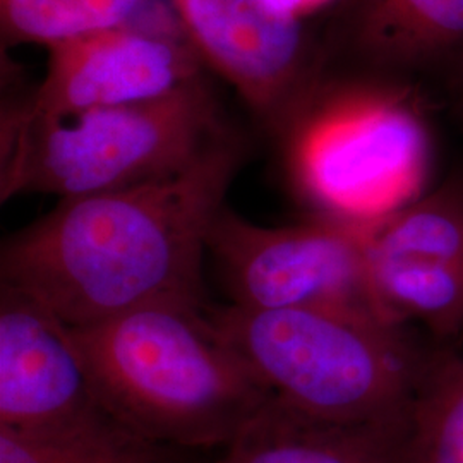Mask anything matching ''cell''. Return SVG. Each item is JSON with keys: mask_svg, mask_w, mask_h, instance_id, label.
<instances>
[{"mask_svg": "<svg viewBox=\"0 0 463 463\" xmlns=\"http://www.w3.org/2000/svg\"><path fill=\"white\" fill-rule=\"evenodd\" d=\"M244 160L229 131L183 172L57 206L5 239L0 283L71 328L141 307L206 309L208 233Z\"/></svg>", "mask_w": 463, "mask_h": 463, "instance_id": "1", "label": "cell"}, {"mask_svg": "<svg viewBox=\"0 0 463 463\" xmlns=\"http://www.w3.org/2000/svg\"><path fill=\"white\" fill-rule=\"evenodd\" d=\"M105 412L168 448H225L271 392L206 309L141 307L72 328Z\"/></svg>", "mask_w": 463, "mask_h": 463, "instance_id": "2", "label": "cell"}, {"mask_svg": "<svg viewBox=\"0 0 463 463\" xmlns=\"http://www.w3.org/2000/svg\"><path fill=\"white\" fill-rule=\"evenodd\" d=\"M275 139L313 216L373 225L430 191L434 134L417 83L326 66Z\"/></svg>", "mask_w": 463, "mask_h": 463, "instance_id": "3", "label": "cell"}, {"mask_svg": "<svg viewBox=\"0 0 463 463\" xmlns=\"http://www.w3.org/2000/svg\"><path fill=\"white\" fill-rule=\"evenodd\" d=\"M206 316L271 395L298 412L338 424L412 419L430 354L405 326L376 316L232 304L208 306Z\"/></svg>", "mask_w": 463, "mask_h": 463, "instance_id": "4", "label": "cell"}, {"mask_svg": "<svg viewBox=\"0 0 463 463\" xmlns=\"http://www.w3.org/2000/svg\"><path fill=\"white\" fill-rule=\"evenodd\" d=\"M206 76L133 105L28 118L24 101L2 112L0 198H81L183 172L229 133Z\"/></svg>", "mask_w": 463, "mask_h": 463, "instance_id": "5", "label": "cell"}, {"mask_svg": "<svg viewBox=\"0 0 463 463\" xmlns=\"http://www.w3.org/2000/svg\"><path fill=\"white\" fill-rule=\"evenodd\" d=\"M365 248L367 225L311 215L296 225L261 227L227 204L208 233V254L232 306L252 311L325 309L384 319L373 296Z\"/></svg>", "mask_w": 463, "mask_h": 463, "instance_id": "6", "label": "cell"}, {"mask_svg": "<svg viewBox=\"0 0 463 463\" xmlns=\"http://www.w3.org/2000/svg\"><path fill=\"white\" fill-rule=\"evenodd\" d=\"M189 45L273 137L326 69L321 34L268 0H165Z\"/></svg>", "mask_w": 463, "mask_h": 463, "instance_id": "7", "label": "cell"}, {"mask_svg": "<svg viewBox=\"0 0 463 463\" xmlns=\"http://www.w3.org/2000/svg\"><path fill=\"white\" fill-rule=\"evenodd\" d=\"M367 268L381 315L463 338V175L367 225Z\"/></svg>", "mask_w": 463, "mask_h": 463, "instance_id": "8", "label": "cell"}, {"mask_svg": "<svg viewBox=\"0 0 463 463\" xmlns=\"http://www.w3.org/2000/svg\"><path fill=\"white\" fill-rule=\"evenodd\" d=\"M206 71L181 32L128 26L88 34L49 50L24 116L59 118L164 99Z\"/></svg>", "mask_w": 463, "mask_h": 463, "instance_id": "9", "label": "cell"}, {"mask_svg": "<svg viewBox=\"0 0 463 463\" xmlns=\"http://www.w3.org/2000/svg\"><path fill=\"white\" fill-rule=\"evenodd\" d=\"M109 419L72 328L0 283V428L59 432Z\"/></svg>", "mask_w": 463, "mask_h": 463, "instance_id": "10", "label": "cell"}, {"mask_svg": "<svg viewBox=\"0 0 463 463\" xmlns=\"http://www.w3.org/2000/svg\"><path fill=\"white\" fill-rule=\"evenodd\" d=\"M321 38L330 67L445 80L463 57V0H342Z\"/></svg>", "mask_w": 463, "mask_h": 463, "instance_id": "11", "label": "cell"}, {"mask_svg": "<svg viewBox=\"0 0 463 463\" xmlns=\"http://www.w3.org/2000/svg\"><path fill=\"white\" fill-rule=\"evenodd\" d=\"M411 422L338 424L271 397L215 463H412Z\"/></svg>", "mask_w": 463, "mask_h": 463, "instance_id": "12", "label": "cell"}, {"mask_svg": "<svg viewBox=\"0 0 463 463\" xmlns=\"http://www.w3.org/2000/svg\"><path fill=\"white\" fill-rule=\"evenodd\" d=\"M128 26L181 32L165 0H0L4 47L50 50Z\"/></svg>", "mask_w": 463, "mask_h": 463, "instance_id": "13", "label": "cell"}, {"mask_svg": "<svg viewBox=\"0 0 463 463\" xmlns=\"http://www.w3.org/2000/svg\"><path fill=\"white\" fill-rule=\"evenodd\" d=\"M170 449L122 428L114 419L59 432L0 428V463H172Z\"/></svg>", "mask_w": 463, "mask_h": 463, "instance_id": "14", "label": "cell"}, {"mask_svg": "<svg viewBox=\"0 0 463 463\" xmlns=\"http://www.w3.org/2000/svg\"><path fill=\"white\" fill-rule=\"evenodd\" d=\"M412 463H463V355L430 354L411 422Z\"/></svg>", "mask_w": 463, "mask_h": 463, "instance_id": "15", "label": "cell"}, {"mask_svg": "<svg viewBox=\"0 0 463 463\" xmlns=\"http://www.w3.org/2000/svg\"><path fill=\"white\" fill-rule=\"evenodd\" d=\"M280 14L311 24L315 17L333 14L342 0H268Z\"/></svg>", "mask_w": 463, "mask_h": 463, "instance_id": "16", "label": "cell"}, {"mask_svg": "<svg viewBox=\"0 0 463 463\" xmlns=\"http://www.w3.org/2000/svg\"><path fill=\"white\" fill-rule=\"evenodd\" d=\"M443 81L447 88L448 99H451L455 110L463 118V57Z\"/></svg>", "mask_w": 463, "mask_h": 463, "instance_id": "17", "label": "cell"}]
</instances>
